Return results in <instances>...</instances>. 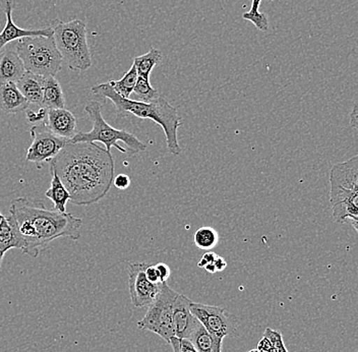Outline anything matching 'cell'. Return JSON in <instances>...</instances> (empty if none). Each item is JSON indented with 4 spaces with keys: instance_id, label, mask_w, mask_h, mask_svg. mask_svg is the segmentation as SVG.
Returning a JSON list of instances; mask_svg holds the SVG:
<instances>
[{
    "instance_id": "8fae6325",
    "label": "cell",
    "mask_w": 358,
    "mask_h": 352,
    "mask_svg": "<svg viewBox=\"0 0 358 352\" xmlns=\"http://www.w3.org/2000/svg\"><path fill=\"white\" fill-rule=\"evenodd\" d=\"M145 263L129 264V289L131 304L136 308L149 307L160 293L162 283L154 284L145 274Z\"/></svg>"
},
{
    "instance_id": "ab89813d",
    "label": "cell",
    "mask_w": 358,
    "mask_h": 352,
    "mask_svg": "<svg viewBox=\"0 0 358 352\" xmlns=\"http://www.w3.org/2000/svg\"><path fill=\"white\" fill-rule=\"evenodd\" d=\"M2 218H3V215H2L1 211H0V221H1Z\"/></svg>"
},
{
    "instance_id": "4316f807",
    "label": "cell",
    "mask_w": 358,
    "mask_h": 352,
    "mask_svg": "<svg viewBox=\"0 0 358 352\" xmlns=\"http://www.w3.org/2000/svg\"><path fill=\"white\" fill-rule=\"evenodd\" d=\"M264 336L267 337L270 342L272 343L273 349H274L275 352H288L285 344H284L282 334L279 331L267 328L265 333H264Z\"/></svg>"
},
{
    "instance_id": "ac0fdd59",
    "label": "cell",
    "mask_w": 358,
    "mask_h": 352,
    "mask_svg": "<svg viewBox=\"0 0 358 352\" xmlns=\"http://www.w3.org/2000/svg\"><path fill=\"white\" fill-rule=\"evenodd\" d=\"M24 239L17 232L10 217L3 216L0 221V251L6 253L11 248H17V250H24Z\"/></svg>"
},
{
    "instance_id": "f546056e",
    "label": "cell",
    "mask_w": 358,
    "mask_h": 352,
    "mask_svg": "<svg viewBox=\"0 0 358 352\" xmlns=\"http://www.w3.org/2000/svg\"><path fill=\"white\" fill-rule=\"evenodd\" d=\"M155 267L161 283L166 282L169 279L170 275H171V270H170L169 266L164 263H159L155 265Z\"/></svg>"
},
{
    "instance_id": "9a60e30c",
    "label": "cell",
    "mask_w": 358,
    "mask_h": 352,
    "mask_svg": "<svg viewBox=\"0 0 358 352\" xmlns=\"http://www.w3.org/2000/svg\"><path fill=\"white\" fill-rule=\"evenodd\" d=\"M190 302L192 300L189 298L179 293L174 300L172 318H173L174 335L178 339H185L194 318L190 311Z\"/></svg>"
},
{
    "instance_id": "8992f818",
    "label": "cell",
    "mask_w": 358,
    "mask_h": 352,
    "mask_svg": "<svg viewBox=\"0 0 358 352\" xmlns=\"http://www.w3.org/2000/svg\"><path fill=\"white\" fill-rule=\"evenodd\" d=\"M53 40L62 60L71 71H88L92 55L87 38V24L80 20L53 21Z\"/></svg>"
},
{
    "instance_id": "3957f363",
    "label": "cell",
    "mask_w": 358,
    "mask_h": 352,
    "mask_svg": "<svg viewBox=\"0 0 358 352\" xmlns=\"http://www.w3.org/2000/svg\"><path fill=\"white\" fill-rule=\"evenodd\" d=\"M91 91L97 97L110 100L115 106L118 118L134 115L141 120L154 121L160 125L166 136L168 151L173 155L181 153L178 136V129L181 125V118L179 116L178 109L170 105L162 96L152 103L125 99L114 91L109 83L96 85L92 87Z\"/></svg>"
},
{
    "instance_id": "484cf974",
    "label": "cell",
    "mask_w": 358,
    "mask_h": 352,
    "mask_svg": "<svg viewBox=\"0 0 358 352\" xmlns=\"http://www.w3.org/2000/svg\"><path fill=\"white\" fill-rule=\"evenodd\" d=\"M243 19L246 21L252 22L256 26L257 30L262 31V32H267L268 29V20L267 15L264 13H246L243 15Z\"/></svg>"
},
{
    "instance_id": "4fadbf2b",
    "label": "cell",
    "mask_w": 358,
    "mask_h": 352,
    "mask_svg": "<svg viewBox=\"0 0 358 352\" xmlns=\"http://www.w3.org/2000/svg\"><path fill=\"white\" fill-rule=\"evenodd\" d=\"M26 73L24 64L17 55L15 42L6 45L0 50V86L4 84H17Z\"/></svg>"
},
{
    "instance_id": "7c38bea8",
    "label": "cell",
    "mask_w": 358,
    "mask_h": 352,
    "mask_svg": "<svg viewBox=\"0 0 358 352\" xmlns=\"http://www.w3.org/2000/svg\"><path fill=\"white\" fill-rule=\"evenodd\" d=\"M4 13H6V22L3 30L0 33V50L6 45L13 43L17 40L24 37H33V36H45V37H52L53 30L51 27L44 29H22L13 22V0H0Z\"/></svg>"
},
{
    "instance_id": "277c9868",
    "label": "cell",
    "mask_w": 358,
    "mask_h": 352,
    "mask_svg": "<svg viewBox=\"0 0 358 352\" xmlns=\"http://www.w3.org/2000/svg\"><path fill=\"white\" fill-rule=\"evenodd\" d=\"M330 202L337 223H350L357 232L358 157L333 166L330 174Z\"/></svg>"
},
{
    "instance_id": "cb8c5ba5",
    "label": "cell",
    "mask_w": 358,
    "mask_h": 352,
    "mask_svg": "<svg viewBox=\"0 0 358 352\" xmlns=\"http://www.w3.org/2000/svg\"><path fill=\"white\" fill-rule=\"evenodd\" d=\"M194 241L201 250H212L218 244L219 234L214 228L203 226L194 233Z\"/></svg>"
},
{
    "instance_id": "f35d334b",
    "label": "cell",
    "mask_w": 358,
    "mask_h": 352,
    "mask_svg": "<svg viewBox=\"0 0 358 352\" xmlns=\"http://www.w3.org/2000/svg\"><path fill=\"white\" fill-rule=\"evenodd\" d=\"M248 352H261L259 351V349H252V351H250Z\"/></svg>"
},
{
    "instance_id": "e575fe53",
    "label": "cell",
    "mask_w": 358,
    "mask_h": 352,
    "mask_svg": "<svg viewBox=\"0 0 358 352\" xmlns=\"http://www.w3.org/2000/svg\"><path fill=\"white\" fill-rule=\"evenodd\" d=\"M180 352H198L187 339H180Z\"/></svg>"
},
{
    "instance_id": "74e56055",
    "label": "cell",
    "mask_w": 358,
    "mask_h": 352,
    "mask_svg": "<svg viewBox=\"0 0 358 352\" xmlns=\"http://www.w3.org/2000/svg\"><path fill=\"white\" fill-rule=\"evenodd\" d=\"M6 253H2L1 251H0V268H1V264L2 261H3V257Z\"/></svg>"
},
{
    "instance_id": "8d00e7d4",
    "label": "cell",
    "mask_w": 358,
    "mask_h": 352,
    "mask_svg": "<svg viewBox=\"0 0 358 352\" xmlns=\"http://www.w3.org/2000/svg\"><path fill=\"white\" fill-rule=\"evenodd\" d=\"M262 0H252V8L248 11L250 13H259V8L261 6Z\"/></svg>"
},
{
    "instance_id": "d590c367",
    "label": "cell",
    "mask_w": 358,
    "mask_h": 352,
    "mask_svg": "<svg viewBox=\"0 0 358 352\" xmlns=\"http://www.w3.org/2000/svg\"><path fill=\"white\" fill-rule=\"evenodd\" d=\"M350 125H352L355 129H357V104H355L353 107V111L350 114Z\"/></svg>"
},
{
    "instance_id": "4dcf8cb0",
    "label": "cell",
    "mask_w": 358,
    "mask_h": 352,
    "mask_svg": "<svg viewBox=\"0 0 358 352\" xmlns=\"http://www.w3.org/2000/svg\"><path fill=\"white\" fill-rule=\"evenodd\" d=\"M145 274L147 279L149 280L150 282H152V283H161L155 265H148V266L145 267Z\"/></svg>"
},
{
    "instance_id": "7402d4cb",
    "label": "cell",
    "mask_w": 358,
    "mask_h": 352,
    "mask_svg": "<svg viewBox=\"0 0 358 352\" xmlns=\"http://www.w3.org/2000/svg\"><path fill=\"white\" fill-rule=\"evenodd\" d=\"M162 58V52L156 48H151L145 55L134 58V66H136L138 77L150 78L154 67L161 62Z\"/></svg>"
},
{
    "instance_id": "d6a6232c",
    "label": "cell",
    "mask_w": 358,
    "mask_h": 352,
    "mask_svg": "<svg viewBox=\"0 0 358 352\" xmlns=\"http://www.w3.org/2000/svg\"><path fill=\"white\" fill-rule=\"evenodd\" d=\"M261 352H271L273 351L272 343L267 337L264 336L263 339L259 340V344H257V349Z\"/></svg>"
},
{
    "instance_id": "52a82bcc",
    "label": "cell",
    "mask_w": 358,
    "mask_h": 352,
    "mask_svg": "<svg viewBox=\"0 0 358 352\" xmlns=\"http://www.w3.org/2000/svg\"><path fill=\"white\" fill-rule=\"evenodd\" d=\"M15 44L26 71L46 78L55 77L62 71L64 60L56 48L53 36L24 37Z\"/></svg>"
},
{
    "instance_id": "7a4b0ae2",
    "label": "cell",
    "mask_w": 358,
    "mask_h": 352,
    "mask_svg": "<svg viewBox=\"0 0 358 352\" xmlns=\"http://www.w3.org/2000/svg\"><path fill=\"white\" fill-rule=\"evenodd\" d=\"M11 221L24 239V255L38 258L49 244L57 239H80L83 220L69 213L47 209L43 202L27 198L13 199L10 207Z\"/></svg>"
},
{
    "instance_id": "ffe728a7",
    "label": "cell",
    "mask_w": 358,
    "mask_h": 352,
    "mask_svg": "<svg viewBox=\"0 0 358 352\" xmlns=\"http://www.w3.org/2000/svg\"><path fill=\"white\" fill-rule=\"evenodd\" d=\"M185 339L189 340L198 352H212V336L196 317L192 320Z\"/></svg>"
},
{
    "instance_id": "6da1fadb",
    "label": "cell",
    "mask_w": 358,
    "mask_h": 352,
    "mask_svg": "<svg viewBox=\"0 0 358 352\" xmlns=\"http://www.w3.org/2000/svg\"><path fill=\"white\" fill-rule=\"evenodd\" d=\"M77 206L98 203L111 188L114 160L111 152L96 143L69 142L49 162Z\"/></svg>"
},
{
    "instance_id": "ba28073f",
    "label": "cell",
    "mask_w": 358,
    "mask_h": 352,
    "mask_svg": "<svg viewBox=\"0 0 358 352\" xmlns=\"http://www.w3.org/2000/svg\"><path fill=\"white\" fill-rule=\"evenodd\" d=\"M178 293L163 282L160 293L153 300L145 313V317L138 322V328L142 331H150L160 336L169 344L174 335L173 302Z\"/></svg>"
},
{
    "instance_id": "d4e9b609",
    "label": "cell",
    "mask_w": 358,
    "mask_h": 352,
    "mask_svg": "<svg viewBox=\"0 0 358 352\" xmlns=\"http://www.w3.org/2000/svg\"><path fill=\"white\" fill-rule=\"evenodd\" d=\"M133 93L140 102L144 103L155 102L161 97L159 92L151 86L150 78L142 77L138 78Z\"/></svg>"
},
{
    "instance_id": "1f68e13d",
    "label": "cell",
    "mask_w": 358,
    "mask_h": 352,
    "mask_svg": "<svg viewBox=\"0 0 358 352\" xmlns=\"http://www.w3.org/2000/svg\"><path fill=\"white\" fill-rule=\"evenodd\" d=\"M217 255H216V253L213 252L206 253L205 255L201 257V261L199 262L198 266L200 267V268H205V267L208 266V265L214 263Z\"/></svg>"
},
{
    "instance_id": "5bb4252c",
    "label": "cell",
    "mask_w": 358,
    "mask_h": 352,
    "mask_svg": "<svg viewBox=\"0 0 358 352\" xmlns=\"http://www.w3.org/2000/svg\"><path fill=\"white\" fill-rule=\"evenodd\" d=\"M44 125L51 132L71 141L77 134V118L66 108L48 109Z\"/></svg>"
},
{
    "instance_id": "836d02e7",
    "label": "cell",
    "mask_w": 358,
    "mask_h": 352,
    "mask_svg": "<svg viewBox=\"0 0 358 352\" xmlns=\"http://www.w3.org/2000/svg\"><path fill=\"white\" fill-rule=\"evenodd\" d=\"M214 265L217 272H222V271L225 270L226 267H227V263H226L225 260H224L222 257H220V255H217Z\"/></svg>"
},
{
    "instance_id": "30bf717a",
    "label": "cell",
    "mask_w": 358,
    "mask_h": 352,
    "mask_svg": "<svg viewBox=\"0 0 358 352\" xmlns=\"http://www.w3.org/2000/svg\"><path fill=\"white\" fill-rule=\"evenodd\" d=\"M30 134L33 141L29 147L26 158L29 162L35 163L39 169H41L43 163L50 162L69 142L49 131L44 122L33 125Z\"/></svg>"
},
{
    "instance_id": "f1b7e54d",
    "label": "cell",
    "mask_w": 358,
    "mask_h": 352,
    "mask_svg": "<svg viewBox=\"0 0 358 352\" xmlns=\"http://www.w3.org/2000/svg\"><path fill=\"white\" fill-rule=\"evenodd\" d=\"M112 185L118 190H127L131 185V178L127 174H120V176L114 177Z\"/></svg>"
},
{
    "instance_id": "5b68a950",
    "label": "cell",
    "mask_w": 358,
    "mask_h": 352,
    "mask_svg": "<svg viewBox=\"0 0 358 352\" xmlns=\"http://www.w3.org/2000/svg\"><path fill=\"white\" fill-rule=\"evenodd\" d=\"M101 108L102 106L99 102L90 101L85 106V112L93 123V129L89 132H77L69 142H100L106 147L108 152H111L112 147H115L122 153L129 156L142 153L147 150V145L138 140L134 134L124 129H114L109 125L103 118Z\"/></svg>"
},
{
    "instance_id": "2e32d148",
    "label": "cell",
    "mask_w": 358,
    "mask_h": 352,
    "mask_svg": "<svg viewBox=\"0 0 358 352\" xmlns=\"http://www.w3.org/2000/svg\"><path fill=\"white\" fill-rule=\"evenodd\" d=\"M28 101L13 83L0 86V109L6 114H15L29 108Z\"/></svg>"
},
{
    "instance_id": "44dd1931",
    "label": "cell",
    "mask_w": 358,
    "mask_h": 352,
    "mask_svg": "<svg viewBox=\"0 0 358 352\" xmlns=\"http://www.w3.org/2000/svg\"><path fill=\"white\" fill-rule=\"evenodd\" d=\"M51 183L50 188L45 192V197L50 199L55 205V210L58 212L66 213V204L71 201V195L69 190L64 187V183L60 181L59 177L55 172H50Z\"/></svg>"
},
{
    "instance_id": "60d3db41",
    "label": "cell",
    "mask_w": 358,
    "mask_h": 352,
    "mask_svg": "<svg viewBox=\"0 0 358 352\" xmlns=\"http://www.w3.org/2000/svg\"><path fill=\"white\" fill-rule=\"evenodd\" d=\"M271 352H275V351H274V349H273V351H271Z\"/></svg>"
},
{
    "instance_id": "d6986e66",
    "label": "cell",
    "mask_w": 358,
    "mask_h": 352,
    "mask_svg": "<svg viewBox=\"0 0 358 352\" xmlns=\"http://www.w3.org/2000/svg\"><path fill=\"white\" fill-rule=\"evenodd\" d=\"M42 106L47 109H60L66 107L64 92L55 77L44 78Z\"/></svg>"
},
{
    "instance_id": "9c48e42d",
    "label": "cell",
    "mask_w": 358,
    "mask_h": 352,
    "mask_svg": "<svg viewBox=\"0 0 358 352\" xmlns=\"http://www.w3.org/2000/svg\"><path fill=\"white\" fill-rule=\"evenodd\" d=\"M190 311L212 336V352H222L224 338L234 333L237 320L226 309L198 302H190Z\"/></svg>"
},
{
    "instance_id": "83f0119b",
    "label": "cell",
    "mask_w": 358,
    "mask_h": 352,
    "mask_svg": "<svg viewBox=\"0 0 358 352\" xmlns=\"http://www.w3.org/2000/svg\"><path fill=\"white\" fill-rule=\"evenodd\" d=\"M47 113L48 109L41 106V108L38 111H32V109H27L26 118L30 123H43L47 118Z\"/></svg>"
},
{
    "instance_id": "e0dca14e",
    "label": "cell",
    "mask_w": 358,
    "mask_h": 352,
    "mask_svg": "<svg viewBox=\"0 0 358 352\" xmlns=\"http://www.w3.org/2000/svg\"><path fill=\"white\" fill-rule=\"evenodd\" d=\"M43 77L26 71L17 80V87L29 104L42 106L43 100Z\"/></svg>"
},
{
    "instance_id": "603a6c76",
    "label": "cell",
    "mask_w": 358,
    "mask_h": 352,
    "mask_svg": "<svg viewBox=\"0 0 358 352\" xmlns=\"http://www.w3.org/2000/svg\"><path fill=\"white\" fill-rule=\"evenodd\" d=\"M138 78V71H136V66L133 64L129 71H127V73L120 80H110L108 83L118 95L122 96L125 99H129Z\"/></svg>"
}]
</instances>
